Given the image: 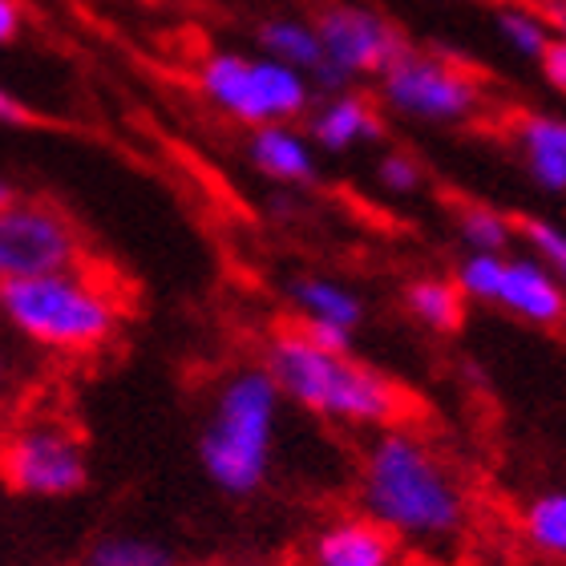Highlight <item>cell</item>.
I'll return each mask as SVG.
<instances>
[{
    "mask_svg": "<svg viewBox=\"0 0 566 566\" xmlns=\"http://www.w3.org/2000/svg\"><path fill=\"white\" fill-rule=\"evenodd\" d=\"M365 518L409 543H449L465 531V490L437 449L409 429H385L360 465Z\"/></svg>",
    "mask_w": 566,
    "mask_h": 566,
    "instance_id": "6da1fadb",
    "label": "cell"
},
{
    "mask_svg": "<svg viewBox=\"0 0 566 566\" xmlns=\"http://www.w3.org/2000/svg\"><path fill=\"white\" fill-rule=\"evenodd\" d=\"M263 368L280 397L336 424L360 429H397L409 413V397L380 368L356 360L353 353H328L300 328H283L268 340Z\"/></svg>",
    "mask_w": 566,
    "mask_h": 566,
    "instance_id": "7a4b0ae2",
    "label": "cell"
},
{
    "mask_svg": "<svg viewBox=\"0 0 566 566\" xmlns=\"http://www.w3.org/2000/svg\"><path fill=\"white\" fill-rule=\"evenodd\" d=\"M0 319L24 344L57 356H90L122 328V300L114 287L77 272L0 283Z\"/></svg>",
    "mask_w": 566,
    "mask_h": 566,
    "instance_id": "3957f363",
    "label": "cell"
},
{
    "mask_svg": "<svg viewBox=\"0 0 566 566\" xmlns=\"http://www.w3.org/2000/svg\"><path fill=\"white\" fill-rule=\"evenodd\" d=\"M280 401V389L263 365L239 368L214 389L211 413L199 433V461L223 494L248 497L268 482Z\"/></svg>",
    "mask_w": 566,
    "mask_h": 566,
    "instance_id": "277c9868",
    "label": "cell"
},
{
    "mask_svg": "<svg viewBox=\"0 0 566 566\" xmlns=\"http://www.w3.org/2000/svg\"><path fill=\"white\" fill-rule=\"evenodd\" d=\"M90 482L85 441L65 417L29 413L0 424V485L21 497H73Z\"/></svg>",
    "mask_w": 566,
    "mask_h": 566,
    "instance_id": "5b68a950",
    "label": "cell"
},
{
    "mask_svg": "<svg viewBox=\"0 0 566 566\" xmlns=\"http://www.w3.org/2000/svg\"><path fill=\"white\" fill-rule=\"evenodd\" d=\"M85 268V239L49 199H12L0 211V283Z\"/></svg>",
    "mask_w": 566,
    "mask_h": 566,
    "instance_id": "8992f818",
    "label": "cell"
},
{
    "mask_svg": "<svg viewBox=\"0 0 566 566\" xmlns=\"http://www.w3.org/2000/svg\"><path fill=\"white\" fill-rule=\"evenodd\" d=\"M453 283L465 300L494 304L526 324L555 328L566 319V287L531 255H465Z\"/></svg>",
    "mask_w": 566,
    "mask_h": 566,
    "instance_id": "52a82bcc",
    "label": "cell"
},
{
    "mask_svg": "<svg viewBox=\"0 0 566 566\" xmlns=\"http://www.w3.org/2000/svg\"><path fill=\"white\" fill-rule=\"evenodd\" d=\"M482 97L478 77H470L453 61L417 53V49H409L397 65L380 73V102L413 122H437V126L465 122L482 109Z\"/></svg>",
    "mask_w": 566,
    "mask_h": 566,
    "instance_id": "ba28073f",
    "label": "cell"
},
{
    "mask_svg": "<svg viewBox=\"0 0 566 566\" xmlns=\"http://www.w3.org/2000/svg\"><path fill=\"white\" fill-rule=\"evenodd\" d=\"M316 36L324 49V61L336 65L348 77H380L409 53V36L377 9L365 4H324L316 17Z\"/></svg>",
    "mask_w": 566,
    "mask_h": 566,
    "instance_id": "9c48e42d",
    "label": "cell"
},
{
    "mask_svg": "<svg viewBox=\"0 0 566 566\" xmlns=\"http://www.w3.org/2000/svg\"><path fill=\"white\" fill-rule=\"evenodd\" d=\"M287 295L300 312L295 328L304 332L307 340L328 353H353V336L365 319V304L353 287L324 280V275H295L287 283Z\"/></svg>",
    "mask_w": 566,
    "mask_h": 566,
    "instance_id": "30bf717a",
    "label": "cell"
},
{
    "mask_svg": "<svg viewBox=\"0 0 566 566\" xmlns=\"http://www.w3.org/2000/svg\"><path fill=\"white\" fill-rule=\"evenodd\" d=\"M307 134H312V142H316L319 150L344 154L353 150V146H365V142H385V118H380L377 106L365 94L348 90L340 97H328L312 114Z\"/></svg>",
    "mask_w": 566,
    "mask_h": 566,
    "instance_id": "8fae6325",
    "label": "cell"
},
{
    "mask_svg": "<svg viewBox=\"0 0 566 566\" xmlns=\"http://www.w3.org/2000/svg\"><path fill=\"white\" fill-rule=\"evenodd\" d=\"M397 538L373 518H340L324 526L312 543L316 566H392Z\"/></svg>",
    "mask_w": 566,
    "mask_h": 566,
    "instance_id": "7c38bea8",
    "label": "cell"
},
{
    "mask_svg": "<svg viewBox=\"0 0 566 566\" xmlns=\"http://www.w3.org/2000/svg\"><path fill=\"white\" fill-rule=\"evenodd\" d=\"M199 90L223 114H231L235 122H248L251 130L268 126L260 97H255V82H251V57H243V53H211L199 65Z\"/></svg>",
    "mask_w": 566,
    "mask_h": 566,
    "instance_id": "4fadbf2b",
    "label": "cell"
},
{
    "mask_svg": "<svg viewBox=\"0 0 566 566\" xmlns=\"http://www.w3.org/2000/svg\"><path fill=\"white\" fill-rule=\"evenodd\" d=\"M522 163L531 178L551 195H566V118L555 114H518L514 122Z\"/></svg>",
    "mask_w": 566,
    "mask_h": 566,
    "instance_id": "5bb4252c",
    "label": "cell"
},
{
    "mask_svg": "<svg viewBox=\"0 0 566 566\" xmlns=\"http://www.w3.org/2000/svg\"><path fill=\"white\" fill-rule=\"evenodd\" d=\"M248 154L260 175H268L272 182H283V187H304V182L316 178L312 146L292 126H255Z\"/></svg>",
    "mask_w": 566,
    "mask_h": 566,
    "instance_id": "9a60e30c",
    "label": "cell"
},
{
    "mask_svg": "<svg viewBox=\"0 0 566 566\" xmlns=\"http://www.w3.org/2000/svg\"><path fill=\"white\" fill-rule=\"evenodd\" d=\"M251 82H255V97H260L268 126H287L312 106V82L300 70L280 65V61L251 57Z\"/></svg>",
    "mask_w": 566,
    "mask_h": 566,
    "instance_id": "2e32d148",
    "label": "cell"
},
{
    "mask_svg": "<svg viewBox=\"0 0 566 566\" xmlns=\"http://www.w3.org/2000/svg\"><path fill=\"white\" fill-rule=\"evenodd\" d=\"M255 41H260L263 57L280 61L287 70H300L304 77L324 61L316 29L307 21H295V17H268V21H260Z\"/></svg>",
    "mask_w": 566,
    "mask_h": 566,
    "instance_id": "e0dca14e",
    "label": "cell"
},
{
    "mask_svg": "<svg viewBox=\"0 0 566 566\" xmlns=\"http://www.w3.org/2000/svg\"><path fill=\"white\" fill-rule=\"evenodd\" d=\"M405 307H409L413 319H421L429 332H458L461 316H465V295L458 292V283L453 280L424 275V280L409 283Z\"/></svg>",
    "mask_w": 566,
    "mask_h": 566,
    "instance_id": "ac0fdd59",
    "label": "cell"
},
{
    "mask_svg": "<svg viewBox=\"0 0 566 566\" xmlns=\"http://www.w3.org/2000/svg\"><path fill=\"white\" fill-rule=\"evenodd\" d=\"M522 534L538 555L566 558V490H546L531 497V506L522 514Z\"/></svg>",
    "mask_w": 566,
    "mask_h": 566,
    "instance_id": "d6986e66",
    "label": "cell"
},
{
    "mask_svg": "<svg viewBox=\"0 0 566 566\" xmlns=\"http://www.w3.org/2000/svg\"><path fill=\"white\" fill-rule=\"evenodd\" d=\"M458 235L465 239L470 255H502L514 239V223L485 202H465L458 211Z\"/></svg>",
    "mask_w": 566,
    "mask_h": 566,
    "instance_id": "ffe728a7",
    "label": "cell"
},
{
    "mask_svg": "<svg viewBox=\"0 0 566 566\" xmlns=\"http://www.w3.org/2000/svg\"><path fill=\"white\" fill-rule=\"evenodd\" d=\"M85 566H175L170 546L138 534H106L85 551Z\"/></svg>",
    "mask_w": 566,
    "mask_h": 566,
    "instance_id": "44dd1931",
    "label": "cell"
},
{
    "mask_svg": "<svg viewBox=\"0 0 566 566\" xmlns=\"http://www.w3.org/2000/svg\"><path fill=\"white\" fill-rule=\"evenodd\" d=\"M514 231L526 239V248L534 251V260L543 263L546 272L566 287V231L563 227H555L551 219H538V214H522Z\"/></svg>",
    "mask_w": 566,
    "mask_h": 566,
    "instance_id": "7402d4cb",
    "label": "cell"
},
{
    "mask_svg": "<svg viewBox=\"0 0 566 566\" xmlns=\"http://www.w3.org/2000/svg\"><path fill=\"white\" fill-rule=\"evenodd\" d=\"M497 29L506 36V45L526 61H538L551 45V29L543 17H534L526 9H502L497 12Z\"/></svg>",
    "mask_w": 566,
    "mask_h": 566,
    "instance_id": "603a6c76",
    "label": "cell"
},
{
    "mask_svg": "<svg viewBox=\"0 0 566 566\" xmlns=\"http://www.w3.org/2000/svg\"><path fill=\"white\" fill-rule=\"evenodd\" d=\"M377 178H380V187L389 190V195H413L417 187H421V163H417L413 154H405V150H392L380 158L377 166Z\"/></svg>",
    "mask_w": 566,
    "mask_h": 566,
    "instance_id": "cb8c5ba5",
    "label": "cell"
},
{
    "mask_svg": "<svg viewBox=\"0 0 566 566\" xmlns=\"http://www.w3.org/2000/svg\"><path fill=\"white\" fill-rule=\"evenodd\" d=\"M538 65H543L546 82L555 85L558 94H566V36H551V45H546V53L538 57Z\"/></svg>",
    "mask_w": 566,
    "mask_h": 566,
    "instance_id": "d4e9b609",
    "label": "cell"
},
{
    "mask_svg": "<svg viewBox=\"0 0 566 566\" xmlns=\"http://www.w3.org/2000/svg\"><path fill=\"white\" fill-rule=\"evenodd\" d=\"M33 122H36L33 109L24 106L17 94H9V90L0 85V126H9V130H29Z\"/></svg>",
    "mask_w": 566,
    "mask_h": 566,
    "instance_id": "484cf974",
    "label": "cell"
},
{
    "mask_svg": "<svg viewBox=\"0 0 566 566\" xmlns=\"http://www.w3.org/2000/svg\"><path fill=\"white\" fill-rule=\"evenodd\" d=\"M24 33V4L21 0H0V49H9Z\"/></svg>",
    "mask_w": 566,
    "mask_h": 566,
    "instance_id": "4316f807",
    "label": "cell"
},
{
    "mask_svg": "<svg viewBox=\"0 0 566 566\" xmlns=\"http://www.w3.org/2000/svg\"><path fill=\"white\" fill-rule=\"evenodd\" d=\"M9 385H12V360H9V353H4V344H0V397L9 392Z\"/></svg>",
    "mask_w": 566,
    "mask_h": 566,
    "instance_id": "83f0119b",
    "label": "cell"
},
{
    "mask_svg": "<svg viewBox=\"0 0 566 566\" xmlns=\"http://www.w3.org/2000/svg\"><path fill=\"white\" fill-rule=\"evenodd\" d=\"M12 199H21V190L12 187L9 178H0V211H4V207H9Z\"/></svg>",
    "mask_w": 566,
    "mask_h": 566,
    "instance_id": "f1b7e54d",
    "label": "cell"
},
{
    "mask_svg": "<svg viewBox=\"0 0 566 566\" xmlns=\"http://www.w3.org/2000/svg\"><path fill=\"white\" fill-rule=\"evenodd\" d=\"M199 566H248V563H199Z\"/></svg>",
    "mask_w": 566,
    "mask_h": 566,
    "instance_id": "f546056e",
    "label": "cell"
}]
</instances>
